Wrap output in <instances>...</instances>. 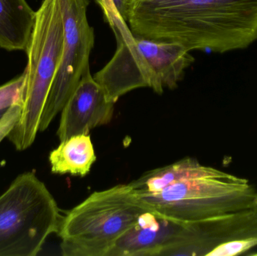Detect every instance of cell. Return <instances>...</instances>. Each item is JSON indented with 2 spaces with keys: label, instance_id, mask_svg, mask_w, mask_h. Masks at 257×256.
Returning <instances> with one entry per match:
<instances>
[{
  "label": "cell",
  "instance_id": "6da1fadb",
  "mask_svg": "<svg viewBox=\"0 0 257 256\" xmlns=\"http://www.w3.org/2000/svg\"><path fill=\"white\" fill-rule=\"evenodd\" d=\"M134 36L224 54L257 41V0H127Z\"/></svg>",
  "mask_w": 257,
  "mask_h": 256
},
{
  "label": "cell",
  "instance_id": "7a4b0ae2",
  "mask_svg": "<svg viewBox=\"0 0 257 256\" xmlns=\"http://www.w3.org/2000/svg\"><path fill=\"white\" fill-rule=\"evenodd\" d=\"M195 58L187 48L175 42H161L134 36L117 44L112 58L93 78L109 102L148 87L157 94L175 90Z\"/></svg>",
  "mask_w": 257,
  "mask_h": 256
},
{
  "label": "cell",
  "instance_id": "3957f363",
  "mask_svg": "<svg viewBox=\"0 0 257 256\" xmlns=\"http://www.w3.org/2000/svg\"><path fill=\"white\" fill-rule=\"evenodd\" d=\"M63 23L58 0H43L25 52L27 65L21 88V115L7 138L18 151L31 147L61 61Z\"/></svg>",
  "mask_w": 257,
  "mask_h": 256
},
{
  "label": "cell",
  "instance_id": "277c9868",
  "mask_svg": "<svg viewBox=\"0 0 257 256\" xmlns=\"http://www.w3.org/2000/svg\"><path fill=\"white\" fill-rule=\"evenodd\" d=\"M148 209L130 184L94 192L63 216L58 235L64 256H108Z\"/></svg>",
  "mask_w": 257,
  "mask_h": 256
},
{
  "label": "cell",
  "instance_id": "5b68a950",
  "mask_svg": "<svg viewBox=\"0 0 257 256\" xmlns=\"http://www.w3.org/2000/svg\"><path fill=\"white\" fill-rule=\"evenodd\" d=\"M63 216L34 172L20 174L0 195V256H36Z\"/></svg>",
  "mask_w": 257,
  "mask_h": 256
},
{
  "label": "cell",
  "instance_id": "8992f818",
  "mask_svg": "<svg viewBox=\"0 0 257 256\" xmlns=\"http://www.w3.org/2000/svg\"><path fill=\"white\" fill-rule=\"evenodd\" d=\"M148 210L177 222H196L254 208L257 191L247 179L202 177L178 182L160 192L135 193Z\"/></svg>",
  "mask_w": 257,
  "mask_h": 256
},
{
  "label": "cell",
  "instance_id": "52a82bcc",
  "mask_svg": "<svg viewBox=\"0 0 257 256\" xmlns=\"http://www.w3.org/2000/svg\"><path fill=\"white\" fill-rule=\"evenodd\" d=\"M58 1L63 23V54L41 117L39 132L46 130L61 112L83 74L90 69V54L94 48V30L87 18L90 0Z\"/></svg>",
  "mask_w": 257,
  "mask_h": 256
},
{
  "label": "cell",
  "instance_id": "ba28073f",
  "mask_svg": "<svg viewBox=\"0 0 257 256\" xmlns=\"http://www.w3.org/2000/svg\"><path fill=\"white\" fill-rule=\"evenodd\" d=\"M257 246L254 208L186 222L160 256H233Z\"/></svg>",
  "mask_w": 257,
  "mask_h": 256
},
{
  "label": "cell",
  "instance_id": "9c48e42d",
  "mask_svg": "<svg viewBox=\"0 0 257 256\" xmlns=\"http://www.w3.org/2000/svg\"><path fill=\"white\" fill-rule=\"evenodd\" d=\"M114 111V103L108 101L90 69H87L61 111L57 136L62 141L89 135L92 129L109 123Z\"/></svg>",
  "mask_w": 257,
  "mask_h": 256
},
{
  "label": "cell",
  "instance_id": "30bf717a",
  "mask_svg": "<svg viewBox=\"0 0 257 256\" xmlns=\"http://www.w3.org/2000/svg\"><path fill=\"white\" fill-rule=\"evenodd\" d=\"M183 224L147 210L120 237L108 256H160Z\"/></svg>",
  "mask_w": 257,
  "mask_h": 256
},
{
  "label": "cell",
  "instance_id": "8fae6325",
  "mask_svg": "<svg viewBox=\"0 0 257 256\" xmlns=\"http://www.w3.org/2000/svg\"><path fill=\"white\" fill-rule=\"evenodd\" d=\"M229 174L202 165L197 159L187 157L171 165L148 171L128 184L135 193H152L160 192L168 186L184 180L202 177L221 178Z\"/></svg>",
  "mask_w": 257,
  "mask_h": 256
},
{
  "label": "cell",
  "instance_id": "7c38bea8",
  "mask_svg": "<svg viewBox=\"0 0 257 256\" xmlns=\"http://www.w3.org/2000/svg\"><path fill=\"white\" fill-rule=\"evenodd\" d=\"M36 18L26 0H0V48L25 51Z\"/></svg>",
  "mask_w": 257,
  "mask_h": 256
},
{
  "label": "cell",
  "instance_id": "4fadbf2b",
  "mask_svg": "<svg viewBox=\"0 0 257 256\" xmlns=\"http://www.w3.org/2000/svg\"><path fill=\"white\" fill-rule=\"evenodd\" d=\"M96 156L89 135H79L60 141L50 153L49 162L54 174L85 177L91 169Z\"/></svg>",
  "mask_w": 257,
  "mask_h": 256
},
{
  "label": "cell",
  "instance_id": "5bb4252c",
  "mask_svg": "<svg viewBox=\"0 0 257 256\" xmlns=\"http://www.w3.org/2000/svg\"><path fill=\"white\" fill-rule=\"evenodd\" d=\"M99 7L103 12L104 18L109 24L115 36L116 42H128L134 38L126 21L120 16L112 0H99Z\"/></svg>",
  "mask_w": 257,
  "mask_h": 256
},
{
  "label": "cell",
  "instance_id": "9a60e30c",
  "mask_svg": "<svg viewBox=\"0 0 257 256\" xmlns=\"http://www.w3.org/2000/svg\"><path fill=\"white\" fill-rule=\"evenodd\" d=\"M24 81V73L18 78L0 86V110L8 109L21 101V88Z\"/></svg>",
  "mask_w": 257,
  "mask_h": 256
},
{
  "label": "cell",
  "instance_id": "2e32d148",
  "mask_svg": "<svg viewBox=\"0 0 257 256\" xmlns=\"http://www.w3.org/2000/svg\"><path fill=\"white\" fill-rule=\"evenodd\" d=\"M21 103L20 101L8 108L6 114L0 120V143L4 138H7L9 132L16 124L21 115Z\"/></svg>",
  "mask_w": 257,
  "mask_h": 256
},
{
  "label": "cell",
  "instance_id": "e0dca14e",
  "mask_svg": "<svg viewBox=\"0 0 257 256\" xmlns=\"http://www.w3.org/2000/svg\"><path fill=\"white\" fill-rule=\"evenodd\" d=\"M120 16L126 21V0H112Z\"/></svg>",
  "mask_w": 257,
  "mask_h": 256
},
{
  "label": "cell",
  "instance_id": "ac0fdd59",
  "mask_svg": "<svg viewBox=\"0 0 257 256\" xmlns=\"http://www.w3.org/2000/svg\"><path fill=\"white\" fill-rule=\"evenodd\" d=\"M8 109H4V110H0V120H2V118H3V116L5 115V114H6V111H7Z\"/></svg>",
  "mask_w": 257,
  "mask_h": 256
},
{
  "label": "cell",
  "instance_id": "d6986e66",
  "mask_svg": "<svg viewBox=\"0 0 257 256\" xmlns=\"http://www.w3.org/2000/svg\"><path fill=\"white\" fill-rule=\"evenodd\" d=\"M254 210H256V211L257 212V198H256V204H255Z\"/></svg>",
  "mask_w": 257,
  "mask_h": 256
},
{
  "label": "cell",
  "instance_id": "ffe728a7",
  "mask_svg": "<svg viewBox=\"0 0 257 256\" xmlns=\"http://www.w3.org/2000/svg\"><path fill=\"white\" fill-rule=\"evenodd\" d=\"M95 3H97L99 5V0H94Z\"/></svg>",
  "mask_w": 257,
  "mask_h": 256
},
{
  "label": "cell",
  "instance_id": "44dd1931",
  "mask_svg": "<svg viewBox=\"0 0 257 256\" xmlns=\"http://www.w3.org/2000/svg\"><path fill=\"white\" fill-rule=\"evenodd\" d=\"M126 3H127V0H126Z\"/></svg>",
  "mask_w": 257,
  "mask_h": 256
}]
</instances>
